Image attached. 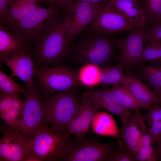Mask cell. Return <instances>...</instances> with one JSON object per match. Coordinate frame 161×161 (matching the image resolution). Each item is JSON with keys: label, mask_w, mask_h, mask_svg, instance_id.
<instances>
[{"label": "cell", "mask_w": 161, "mask_h": 161, "mask_svg": "<svg viewBox=\"0 0 161 161\" xmlns=\"http://www.w3.org/2000/svg\"><path fill=\"white\" fill-rule=\"evenodd\" d=\"M116 38L99 31L83 32L69 43L68 57L76 64L113 65L118 62Z\"/></svg>", "instance_id": "obj_1"}, {"label": "cell", "mask_w": 161, "mask_h": 161, "mask_svg": "<svg viewBox=\"0 0 161 161\" xmlns=\"http://www.w3.org/2000/svg\"><path fill=\"white\" fill-rule=\"evenodd\" d=\"M66 16L60 7L53 5L40 7L31 14L17 20L1 22L10 31L31 47L36 44Z\"/></svg>", "instance_id": "obj_2"}, {"label": "cell", "mask_w": 161, "mask_h": 161, "mask_svg": "<svg viewBox=\"0 0 161 161\" xmlns=\"http://www.w3.org/2000/svg\"><path fill=\"white\" fill-rule=\"evenodd\" d=\"M66 16L51 29L35 45L30 53L35 67L61 65L69 54L66 41Z\"/></svg>", "instance_id": "obj_3"}, {"label": "cell", "mask_w": 161, "mask_h": 161, "mask_svg": "<svg viewBox=\"0 0 161 161\" xmlns=\"http://www.w3.org/2000/svg\"><path fill=\"white\" fill-rule=\"evenodd\" d=\"M78 87L44 97L46 113V122L54 129L66 131V128L81 105L83 94Z\"/></svg>", "instance_id": "obj_4"}, {"label": "cell", "mask_w": 161, "mask_h": 161, "mask_svg": "<svg viewBox=\"0 0 161 161\" xmlns=\"http://www.w3.org/2000/svg\"><path fill=\"white\" fill-rule=\"evenodd\" d=\"M71 138L67 131L56 130L46 123L27 141L30 156L42 161H61L66 155Z\"/></svg>", "instance_id": "obj_5"}, {"label": "cell", "mask_w": 161, "mask_h": 161, "mask_svg": "<svg viewBox=\"0 0 161 161\" xmlns=\"http://www.w3.org/2000/svg\"><path fill=\"white\" fill-rule=\"evenodd\" d=\"M24 105L20 118L19 131L27 141L32 139L46 122L45 105L37 84L31 88L26 86Z\"/></svg>", "instance_id": "obj_6"}, {"label": "cell", "mask_w": 161, "mask_h": 161, "mask_svg": "<svg viewBox=\"0 0 161 161\" xmlns=\"http://www.w3.org/2000/svg\"><path fill=\"white\" fill-rule=\"evenodd\" d=\"M34 76L44 97L80 87L77 70L62 65L36 67Z\"/></svg>", "instance_id": "obj_7"}, {"label": "cell", "mask_w": 161, "mask_h": 161, "mask_svg": "<svg viewBox=\"0 0 161 161\" xmlns=\"http://www.w3.org/2000/svg\"><path fill=\"white\" fill-rule=\"evenodd\" d=\"M117 145L114 140L102 143L96 137L72 138L66 155L61 161H106Z\"/></svg>", "instance_id": "obj_8"}, {"label": "cell", "mask_w": 161, "mask_h": 161, "mask_svg": "<svg viewBox=\"0 0 161 161\" xmlns=\"http://www.w3.org/2000/svg\"><path fill=\"white\" fill-rule=\"evenodd\" d=\"M145 26L134 28L129 31L124 38H117L116 48L118 51V63L123 67L126 77L132 75L138 60L145 45Z\"/></svg>", "instance_id": "obj_9"}, {"label": "cell", "mask_w": 161, "mask_h": 161, "mask_svg": "<svg viewBox=\"0 0 161 161\" xmlns=\"http://www.w3.org/2000/svg\"><path fill=\"white\" fill-rule=\"evenodd\" d=\"M133 28L110 0H108L99 7L95 19L83 32L97 31L110 35Z\"/></svg>", "instance_id": "obj_10"}, {"label": "cell", "mask_w": 161, "mask_h": 161, "mask_svg": "<svg viewBox=\"0 0 161 161\" xmlns=\"http://www.w3.org/2000/svg\"><path fill=\"white\" fill-rule=\"evenodd\" d=\"M99 6L77 1L66 14V41L69 43L83 32L92 22L97 12Z\"/></svg>", "instance_id": "obj_11"}, {"label": "cell", "mask_w": 161, "mask_h": 161, "mask_svg": "<svg viewBox=\"0 0 161 161\" xmlns=\"http://www.w3.org/2000/svg\"><path fill=\"white\" fill-rule=\"evenodd\" d=\"M0 139V161H25L30 155L27 141L19 131L4 128Z\"/></svg>", "instance_id": "obj_12"}, {"label": "cell", "mask_w": 161, "mask_h": 161, "mask_svg": "<svg viewBox=\"0 0 161 161\" xmlns=\"http://www.w3.org/2000/svg\"><path fill=\"white\" fill-rule=\"evenodd\" d=\"M0 65L4 63L12 72L11 76L18 78L26 84L28 88L33 87V77L35 64L30 52H22L12 55L7 58L0 57Z\"/></svg>", "instance_id": "obj_13"}, {"label": "cell", "mask_w": 161, "mask_h": 161, "mask_svg": "<svg viewBox=\"0 0 161 161\" xmlns=\"http://www.w3.org/2000/svg\"><path fill=\"white\" fill-rule=\"evenodd\" d=\"M20 95L0 92L1 118L8 128L19 131L20 118L24 103V99Z\"/></svg>", "instance_id": "obj_14"}, {"label": "cell", "mask_w": 161, "mask_h": 161, "mask_svg": "<svg viewBox=\"0 0 161 161\" xmlns=\"http://www.w3.org/2000/svg\"><path fill=\"white\" fill-rule=\"evenodd\" d=\"M145 122L141 114L140 109H138L134 111L127 122L122 124L119 130L124 145L133 154L141 136L148 131Z\"/></svg>", "instance_id": "obj_15"}, {"label": "cell", "mask_w": 161, "mask_h": 161, "mask_svg": "<svg viewBox=\"0 0 161 161\" xmlns=\"http://www.w3.org/2000/svg\"><path fill=\"white\" fill-rule=\"evenodd\" d=\"M32 49L0 21V57L7 58L21 52H31Z\"/></svg>", "instance_id": "obj_16"}, {"label": "cell", "mask_w": 161, "mask_h": 161, "mask_svg": "<svg viewBox=\"0 0 161 161\" xmlns=\"http://www.w3.org/2000/svg\"><path fill=\"white\" fill-rule=\"evenodd\" d=\"M137 65L132 76L146 83L158 95L161 88V60Z\"/></svg>", "instance_id": "obj_17"}, {"label": "cell", "mask_w": 161, "mask_h": 161, "mask_svg": "<svg viewBox=\"0 0 161 161\" xmlns=\"http://www.w3.org/2000/svg\"><path fill=\"white\" fill-rule=\"evenodd\" d=\"M124 84L140 103L150 106L155 103L160 106L158 96L138 78L133 76L127 77Z\"/></svg>", "instance_id": "obj_18"}, {"label": "cell", "mask_w": 161, "mask_h": 161, "mask_svg": "<svg viewBox=\"0 0 161 161\" xmlns=\"http://www.w3.org/2000/svg\"><path fill=\"white\" fill-rule=\"evenodd\" d=\"M112 4L133 28L145 25V18L137 0H110Z\"/></svg>", "instance_id": "obj_19"}, {"label": "cell", "mask_w": 161, "mask_h": 161, "mask_svg": "<svg viewBox=\"0 0 161 161\" xmlns=\"http://www.w3.org/2000/svg\"><path fill=\"white\" fill-rule=\"evenodd\" d=\"M92 129L97 134L112 136L119 139V131L115 122L110 114L105 112H98L91 123Z\"/></svg>", "instance_id": "obj_20"}, {"label": "cell", "mask_w": 161, "mask_h": 161, "mask_svg": "<svg viewBox=\"0 0 161 161\" xmlns=\"http://www.w3.org/2000/svg\"><path fill=\"white\" fill-rule=\"evenodd\" d=\"M40 4L37 0H11L7 20L4 22L18 20L31 14L41 7Z\"/></svg>", "instance_id": "obj_21"}, {"label": "cell", "mask_w": 161, "mask_h": 161, "mask_svg": "<svg viewBox=\"0 0 161 161\" xmlns=\"http://www.w3.org/2000/svg\"><path fill=\"white\" fill-rule=\"evenodd\" d=\"M99 85L117 87L124 83L127 77L123 66L119 63L114 65L100 67Z\"/></svg>", "instance_id": "obj_22"}, {"label": "cell", "mask_w": 161, "mask_h": 161, "mask_svg": "<svg viewBox=\"0 0 161 161\" xmlns=\"http://www.w3.org/2000/svg\"><path fill=\"white\" fill-rule=\"evenodd\" d=\"M77 70L80 87L90 88L99 85L100 67L92 64H87L82 65Z\"/></svg>", "instance_id": "obj_23"}, {"label": "cell", "mask_w": 161, "mask_h": 161, "mask_svg": "<svg viewBox=\"0 0 161 161\" xmlns=\"http://www.w3.org/2000/svg\"><path fill=\"white\" fill-rule=\"evenodd\" d=\"M110 88L120 104L129 109L134 111L141 108L148 109L150 106L138 101L124 84L119 86H113Z\"/></svg>", "instance_id": "obj_24"}, {"label": "cell", "mask_w": 161, "mask_h": 161, "mask_svg": "<svg viewBox=\"0 0 161 161\" xmlns=\"http://www.w3.org/2000/svg\"><path fill=\"white\" fill-rule=\"evenodd\" d=\"M145 18L144 26L147 27L161 20V0H137Z\"/></svg>", "instance_id": "obj_25"}, {"label": "cell", "mask_w": 161, "mask_h": 161, "mask_svg": "<svg viewBox=\"0 0 161 161\" xmlns=\"http://www.w3.org/2000/svg\"><path fill=\"white\" fill-rule=\"evenodd\" d=\"M81 111V118L83 138L86 137L95 115L101 109L88 97L83 93L82 101L80 106Z\"/></svg>", "instance_id": "obj_26"}, {"label": "cell", "mask_w": 161, "mask_h": 161, "mask_svg": "<svg viewBox=\"0 0 161 161\" xmlns=\"http://www.w3.org/2000/svg\"><path fill=\"white\" fill-rule=\"evenodd\" d=\"M84 93L99 107L100 105L103 104H120L110 88L106 86H102L99 89Z\"/></svg>", "instance_id": "obj_27"}, {"label": "cell", "mask_w": 161, "mask_h": 161, "mask_svg": "<svg viewBox=\"0 0 161 161\" xmlns=\"http://www.w3.org/2000/svg\"><path fill=\"white\" fill-rule=\"evenodd\" d=\"M161 60V41L151 40L145 44L143 52L137 65L144 64L150 61Z\"/></svg>", "instance_id": "obj_28"}, {"label": "cell", "mask_w": 161, "mask_h": 161, "mask_svg": "<svg viewBox=\"0 0 161 161\" xmlns=\"http://www.w3.org/2000/svg\"><path fill=\"white\" fill-rule=\"evenodd\" d=\"M133 153L119 140L116 148L107 157L106 161H137Z\"/></svg>", "instance_id": "obj_29"}, {"label": "cell", "mask_w": 161, "mask_h": 161, "mask_svg": "<svg viewBox=\"0 0 161 161\" xmlns=\"http://www.w3.org/2000/svg\"><path fill=\"white\" fill-rule=\"evenodd\" d=\"M25 91V87L18 85L12 78L0 70V92L7 94L21 95Z\"/></svg>", "instance_id": "obj_30"}, {"label": "cell", "mask_w": 161, "mask_h": 161, "mask_svg": "<svg viewBox=\"0 0 161 161\" xmlns=\"http://www.w3.org/2000/svg\"><path fill=\"white\" fill-rule=\"evenodd\" d=\"M135 155L137 161H161V156L155 146H146L137 149Z\"/></svg>", "instance_id": "obj_31"}, {"label": "cell", "mask_w": 161, "mask_h": 161, "mask_svg": "<svg viewBox=\"0 0 161 161\" xmlns=\"http://www.w3.org/2000/svg\"><path fill=\"white\" fill-rule=\"evenodd\" d=\"M99 107L118 116L120 119L122 124L127 122L133 113L132 110L121 104H103L100 105Z\"/></svg>", "instance_id": "obj_32"}, {"label": "cell", "mask_w": 161, "mask_h": 161, "mask_svg": "<svg viewBox=\"0 0 161 161\" xmlns=\"http://www.w3.org/2000/svg\"><path fill=\"white\" fill-rule=\"evenodd\" d=\"M81 115V111L80 107L66 128L67 132L70 134L74 135L78 139L83 138Z\"/></svg>", "instance_id": "obj_33"}, {"label": "cell", "mask_w": 161, "mask_h": 161, "mask_svg": "<svg viewBox=\"0 0 161 161\" xmlns=\"http://www.w3.org/2000/svg\"><path fill=\"white\" fill-rule=\"evenodd\" d=\"M157 40L161 41V20L146 27L145 31V45L149 41Z\"/></svg>", "instance_id": "obj_34"}, {"label": "cell", "mask_w": 161, "mask_h": 161, "mask_svg": "<svg viewBox=\"0 0 161 161\" xmlns=\"http://www.w3.org/2000/svg\"><path fill=\"white\" fill-rule=\"evenodd\" d=\"M159 106L160 105L157 104H151L148 109L147 113L143 115L144 119L148 124V127L154 122L160 121L159 112Z\"/></svg>", "instance_id": "obj_35"}, {"label": "cell", "mask_w": 161, "mask_h": 161, "mask_svg": "<svg viewBox=\"0 0 161 161\" xmlns=\"http://www.w3.org/2000/svg\"><path fill=\"white\" fill-rule=\"evenodd\" d=\"M147 132L151 137L154 144L157 145L161 138V122L160 121L153 122L148 127Z\"/></svg>", "instance_id": "obj_36"}, {"label": "cell", "mask_w": 161, "mask_h": 161, "mask_svg": "<svg viewBox=\"0 0 161 161\" xmlns=\"http://www.w3.org/2000/svg\"><path fill=\"white\" fill-rule=\"evenodd\" d=\"M53 3L64 10L68 13L75 5V0H53Z\"/></svg>", "instance_id": "obj_37"}, {"label": "cell", "mask_w": 161, "mask_h": 161, "mask_svg": "<svg viewBox=\"0 0 161 161\" xmlns=\"http://www.w3.org/2000/svg\"><path fill=\"white\" fill-rule=\"evenodd\" d=\"M11 0H0V21H6L9 7Z\"/></svg>", "instance_id": "obj_38"}, {"label": "cell", "mask_w": 161, "mask_h": 161, "mask_svg": "<svg viewBox=\"0 0 161 161\" xmlns=\"http://www.w3.org/2000/svg\"><path fill=\"white\" fill-rule=\"evenodd\" d=\"M76 2L80 1L83 2L88 3L91 4L99 6L100 5L103 4L108 0H75Z\"/></svg>", "instance_id": "obj_39"}, {"label": "cell", "mask_w": 161, "mask_h": 161, "mask_svg": "<svg viewBox=\"0 0 161 161\" xmlns=\"http://www.w3.org/2000/svg\"><path fill=\"white\" fill-rule=\"evenodd\" d=\"M42 161L40 158L33 156H30L27 157L25 161Z\"/></svg>", "instance_id": "obj_40"}, {"label": "cell", "mask_w": 161, "mask_h": 161, "mask_svg": "<svg viewBox=\"0 0 161 161\" xmlns=\"http://www.w3.org/2000/svg\"><path fill=\"white\" fill-rule=\"evenodd\" d=\"M41 4L42 3H46L49 4V6L53 5V0H37Z\"/></svg>", "instance_id": "obj_41"}, {"label": "cell", "mask_w": 161, "mask_h": 161, "mask_svg": "<svg viewBox=\"0 0 161 161\" xmlns=\"http://www.w3.org/2000/svg\"><path fill=\"white\" fill-rule=\"evenodd\" d=\"M159 152L161 156V138L158 143L157 145H155Z\"/></svg>", "instance_id": "obj_42"}, {"label": "cell", "mask_w": 161, "mask_h": 161, "mask_svg": "<svg viewBox=\"0 0 161 161\" xmlns=\"http://www.w3.org/2000/svg\"><path fill=\"white\" fill-rule=\"evenodd\" d=\"M159 114L160 117V121L161 122V106L160 105L159 107Z\"/></svg>", "instance_id": "obj_43"}, {"label": "cell", "mask_w": 161, "mask_h": 161, "mask_svg": "<svg viewBox=\"0 0 161 161\" xmlns=\"http://www.w3.org/2000/svg\"><path fill=\"white\" fill-rule=\"evenodd\" d=\"M158 96L159 97V100H160V106H161V88L159 90V94Z\"/></svg>", "instance_id": "obj_44"}]
</instances>
